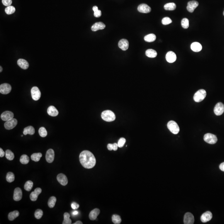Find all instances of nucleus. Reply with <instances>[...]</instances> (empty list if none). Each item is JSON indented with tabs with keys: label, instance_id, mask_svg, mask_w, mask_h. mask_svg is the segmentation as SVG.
Returning <instances> with one entry per match:
<instances>
[{
	"label": "nucleus",
	"instance_id": "8",
	"mask_svg": "<svg viewBox=\"0 0 224 224\" xmlns=\"http://www.w3.org/2000/svg\"><path fill=\"white\" fill-rule=\"evenodd\" d=\"M18 121L16 119L13 118L8 121H6L4 124V127L8 130H10L13 129L17 125Z\"/></svg>",
	"mask_w": 224,
	"mask_h": 224
},
{
	"label": "nucleus",
	"instance_id": "20",
	"mask_svg": "<svg viewBox=\"0 0 224 224\" xmlns=\"http://www.w3.org/2000/svg\"><path fill=\"white\" fill-rule=\"evenodd\" d=\"M42 189L40 188H37L35 191L32 192L30 195V198L32 201H35L38 198V195L42 193Z\"/></svg>",
	"mask_w": 224,
	"mask_h": 224
},
{
	"label": "nucleus",
	"instance_id": "14",
	"mask_svg": "<svg viewBox=\"0 0 224 224\" xmlns=\"http://www.w3.org/2000/svg\"><path fill=\"white\" fill-rule=\"evenodd\" d=\"M137 10L142 13H147L151 11V8L149 5L146 4H141L138 6Z\"/></svg>",
	"mask_w": 224,
	"mask_h": 224
},
{
	"label": "nucleus",
	"instance_id": "24",
	"mask_svg": "<svg viewBox=\"0 0 224 224\" xmlns=\"http://www.w3.org/2000/svg\"><path fill=\"white\" fill-rule=\"evenodd\" d=\"M17 63L18 66L22 69H27L29 67V63L25 59H18L17 61Z\"/></svg>",
	"mask_w": 224,
	"mask_h": 224
},
{
	"label": "nucleus",
	"instance_id": "1",
	"mask_svg": "<svg viewBox=\"0 0 224 224\" xmlns=\"http://www.w3.org/2000/svg\"><path fill=\"white\" fill-rule=\"evenodd\" d=\"M79 161L82 166L87 169H92L96 164L95 157L88 150H84L80 153Z\"/></svg>",
	"mask_w": 224,
	"mask_h": 224
},
{
	"label": "nucleus",
	"instance_id": "5",
	"mask_svg": "<svg viewBox=\"0 0 224 224\" xmlns=\"http://www.w3.org/2000/svg\"><path fill=\"white\" fill-rule=\"evenodd\" d=\"M204 140L205 142L210 144H215L217 142V138L214 135L207 133L204 135Z\"/></svg>",
	"mask_w": 224,
	"mask_h": 224
},
{
	"label": "nucleus",
	"instance_id": "25",
	"mask_svg": "<svg viewBox=\"0 0 224 224\" xmlns=\"http://www.w3.org/2000/svg\"><path fill=\"white\" fill-rule=\"evenodd\" d=\"M191 49L193 52H199L202 50V46L200 43L198 42H193L191 44Z\"/></svg>",
	"mask_w": 224,
	"mask_h": 224
},
{
	"label": "nucleus",
	"instance_id": "32",
	"mask_svg": "<svg viewBox=\"0 0 224 224\" xmlns=\"http://www.w3.org/2000/svg\"><path fill=\"white\" fill-rule=\"evenodd\" d=\"M64 220L63 221V224H71L72 223L71 220L70 219V215L68 212H65L64 215Z\"/></svg>",
	"mask_w": 224,
	"mask_h": 224
},
{
	"label": "nucleus",
	"instance_id": "4",
	"mask_svg": "<svg viewBox=\"0 0 224 224\" xmlns=\"http://www.w3.org/2000/svg\"><path fill=\"white\" fill-rule=\"evenodd\" d=\"M167 127L171 132L173 134H177L180 131L178 125L174 121H170L167 124Z\"/></svg>",
	"mask_w": 224,
	"mask_h": 224
},
{
	"label": "nucleus",
	"instance_id": "34",
	"mask_svg": "<svg viewBox=\"0 0 224 224\" xmlns=\"http://www.w3.org/2000/svg\"><path fill=\"white\" fill-rule=\"evenodd\" d=\"M20 163L23 164H27L30 161V159L28 156L26 154L22 155L20 158Z\"/></svg>",
	"mask_w": 224,
	"mask_h": 224
},
{
	"label": "nucleus",
	"instance_id": "6",
	"mask_svg": "<svg viewBox=\"0 0 224 224\" xmlns=\"http://www.w3.org/2000/svg\"><path fill=\"white\" fill-rule=\"evenodd\" d=\"M31 93L32 97L34 100H39L41 97V93L38 87L36 86L32 87L31 89Z\"/></svg>",
	"mask_w": 224,
	"mask_h": 224
},
{
	"label": "nucleus",
	"instance_id": "47",
	"mask_svg": "<svg viewBox=\"0 0 224 224\" xmlns=\"http://www.w3.org/2000/svg\"><path fill=\"white\" fill-rule=\"evenodd\" d=\"M71 207L72 209L75 210V209H78L79 207V205L76 203L74 202L71 204Z\"/></svg>",
	"mask_w": 224,
	"mask_h": 224
},
{
	"label": "nucleus",
	"instance_id": "15",
	"mask_svg": "<svg viewBox=\"0 0 224 224\" xmlns=\"http://www.w3.org/2000/svg\"><path fill=\"white\" fill-rule=\"evenodd\" d=\"M212 217V215L210 211H207L201 215L200 220L202 222L205 223L210 221Z\"/></svg>",
	"mask_w": 224,
	"mask_h": 224
},
{
	"label": "nucleus",
	"instance_id": "26",
	"mask_svg": "<svg viewBox=\"0 0 224 224\" xmlns=\"http://www.w3.org/2000/svg\"><path fill=\"white\" fill-rule=\"evenodd\" d=\"M23 133L25 135L27 134L33 135L35 133V130L32 126H29L24 128Z\"/></svg>",
	"mask_w": 224,
	"mask_h": 224
},
{
	"label": "nucleus",
	"instance_id": "53",
	"mask_svg": "<svg viewBox=\"0 0 224 224\" xmlns=\"http://www.w3.org/2000/svg\"><path fill=\"white\" fill-rule=\"evenodd\" d=\"M73 215H77L78 214V212L77 211H74L73 212Z\"/></svg>",
	"mask_w": 224,
	"mask_h": 224
},
{
	"label": "nucleus",
	"instance_id": "29",
	"mask_svg": "<svg viewBox=\"0 0 224 224\" xmlns=\"http://www.w3.org/2000/svg\"><path fill=\"white\" fill-rule=\"evenodd\" d=\"M156 39V36L154 34H149L144 37V40L147 42H153Z\"/></svg>",
	"mask_w": 224,
	"mask_h": 224
},
{
	"label": "nucleus",
	"instance_id": "23",
	"mask_svg": "<svg viewBox=\"0 0 224 224\" xmlns=\"http://www.w3.org/2000/svg\"><path fill=\"white\" fill-rule=\"evenodd\" d=\"M100 210L99 209L96 208L93 209V210H92L89 214V217L90 220H95L98 216L100 214Z\"/></svg>",
	"mask_w": 224,
	"mask_h": 224
},
{
	"label": "nucleus",
	"instance_id": "50",
	"mask_svg": "<svg viewBox=\"0 0 224 224\" xmlns=\"http://www.w3.org/2000/svg\"><path fill=\"white\" fill-rule=\"evenodd\" d=\"M107 148L108 150L110 151L113 150V144H108L107 145Z\"/></svg>",
	"mask_w": 224,
	"mask_h": 224
},
{
	"label": "nucleus",
	"instance_id": "17",
	"mask_svg": "<svg viewBox=\"0 0 224 224\" xmlns=\"http://www.w3.org/2000/svg\"><path fill=\"white\" fill-rule=\"evenodd\" d=\"M22 191L20 188H17L14 190L13 199L14 200L18 201L22 198Z\"/></svg>",
	"mask_w": 224,
	"mask_h": 224
},
{
	"label": "nucleus",
	"instance_id": "39",
	"mask_svg": "<svg viewBox=\"0 0 224 224\" xmlns=\"http://www.w3.org/2000/svg\"><path fill=\"white\" fill-rule=\"evenodd\" d=\"M181 26L184 29H187L189 27V20L186 18H184L181 20Z\"/></svg>",
	"mask_w": 224,
	"mask_h": 224
},
{
	"label": "nucleus",
	"instance_id": "2",
	"mask_svg": "<svg viewBox=\"0 0 224 224\" xmlns=\"http://www.w3.org/2000/svg\"><path fill=\"white\" fill-rule=\"evenodd\" d=\"M101 116L103 120L108 122L114 121L116 118L115 114L113 112L110 110L103 111L101 113Z\"/></svg>",
	"mask_w": 224,
	"mask_h": 224
},
{
	"label": "nucleus",
	"instance_id": "19",
	"mask_svg": "<svg viewBox=\"0 0 224 224\" xmlns=\"http://www.w3.org/2000/svg\"><path fill=\"white\" fill-rule=\"evenodd\" d=\"M118 47L123 51H126L129 48V42L125 39L121 40L118 42Z\"/></svg>",
	"mask_w": 224,
	"mask_h": 224
},
{
	"label": "nucleus",
	"instance_id": "30",
	"mask_svg": "<svg viewBox=\"0 0 224 224\" xmlns=\"http://www.w3.org/2000/svg\"><path fill=\"white\" fill-rule=\"evenodd\" d=\"M176 5L174 3H166L164 6V8L165 10H173L176 8Z\"/></svg>",
	"mask_w": 224,
	"mask_h": 224
},
{
	"label": "nucleus",
	"instance_id": "49",
	"mask_svg": "<svg viewBox=\"0 0 224 224\" xmlns=\"http://www.w3.org/2000/svg\"><path fill=\"white\" fill-rule=\"evenodd\" d=\"M5 154V152L3 151V150L2 148H0V157H3Z\"/></svg>",
	"mask_w": 224,
	"mask_h": 224
},
{
	"label": "nucleus",
	"instance_id": "16",
	"mask_svg": "<svg viewBox=\"0 0 224 224\" xmlns=\"http://www.w3.org/2000/svg\"><path fill=\"white\" fill-rule=\"evenodd\" d=\"M166 61L169 63H173L176 60V55L175 53L172 51L167 52L166 56Z\"/></svg>",
	"mask_w": 224,
	"mask_h": 224
},
{
	"label": "nucleus",
	"instance_id": "33",
	"mask_svg": "<svg viewBox=\"0 0 224 224\" xmlns=\"http://www.w3.org/2000/svg\"><path fill=\"white\" fill-rule=\"evenodd\" d=\"M57 201V198L54 196H52L48 200V205L50 208H53L55 206Z\"/></svg>",
	"mask_w": 224,
	"mask_h": 224
},
{
	"label": "nucleus",
	"instance_id": "40",
	"mask_svg": "<svg viewBox=\"0 0 224 224\" xmlns=\"http://www.w3.org/2000/svg\"><path fill=\"white\" fill-rule=\"evenodd\" d=\"M15 11V9L13 6H9L6 8L5 9V12L6 14L8 15H10L13 14Z\"/></svg>",
	"mask_w": 224,
	"mask_h": 224
},
{
	"label": "nucleus",
	"instance_id": "51",
	"mask_svg": "<svg viewBox=\"0 0 224 224\" xmlns=\"http://www.w3.org/2000/svg\"><path fill=\"white\" fill-rule=\"evenodd\" d=\"M220 169L222 171H224V162L223 163H221V164L219 166Z\"/></svg>",
	"mask_w": 224,
	"mask_h": 224
},
{
	"label": "nucleus",
	"instance_id": "13",
	"mask_svg": "<svg viewBox=\"0 0 224 224\" xmlns=\"http://www.w3.org/2000/svg\"><path fill=\"white\" fill-rule=\"evenodd\" d=\"M199 3L198 2L195 1H189L188 3L187 9L188 11L190 13H193L195 9L198 6Z\"/></svg>",
	"mask_w": 224,
	"mask_h": 224
},
{
	"label": "nucleus",
	"instance_id": "22",
	"mask_svg": "<svg viewBox=\"0 0 224 224\" xmlns=\"http://www.w3.org/2000/svg\"><path fill=\"white\" fill-rule=\"evenodd\" d=\"M47 112L49 115L52 117L57 116L59 114V112L57 109H56L54 106L52 105H51L48 108Z\"/></svg>",
	"mask_w": 224,
	"mask_h": 224
},
{
	"label": "nucleus",
	"instance_id": "3",
	"mask_svg": "<svg viewBox=\"0 0 224 224\" xmlns=\"http://www.w3.org/2000/svg\"><path fill=\"white\" fill-rule=\"evenodd\" d=\"M206 96V92L204 89H200L195 93L193 96L194 101L200 102L205 99Z\"/></svg>",
	"mask_w": 224,
	"mask_h": 224
},
{
	"label": "nucleus",
	"instance_id": "28",
	"mask_svg": "<svg viewBox=\"0 0 224 224\" xmlns=\"http://www.w3.org/2000/svg\"><path fill=\"white\" fill-rule=\"evenodd\" d=\"M19 215V212L18 210H15L10 212L8 214V218L10 221H13Z\"/></svg>",
	"mask_w": 224,
	"mask_h": 224
},
{
	"label": "nucleus",
	"instance_id": "45",
	"mask_svg": "<svg viewBox=\"0 0 224 224\" xmlns=\"http://www.w3.org/2000/svg\"><path fill=\"white\" fill-rule=\"evenodd\" d=\"M125 142H126V139H125V138H123V137L120 138V139L118 140V143H117L118 147H120V148L123 147Z\"/></svg>",
	"mask_w": 224,
	"mask_h": 224
},
{
	"label": "nucleus",
	"instance_id": "36",
	"mask_svg": "<svg viewBox=\"0 0 224 224\" xmlns=\"http://www.w3.org/2000/svg\"><path fill=\"white\" fill-rule=\"evenodd\" d=\"M6 181L9 183L13 182L15 180V175L13 173L9 172L7 173L6 177Z\"/></svg>",
	"mask_w": 224,
	"mask_h": 224
},
{
	"label": "nucleus",
	"instance_id": "44",
	"mask_svg": "<svg viewBox=\"0 0 224 224\" xmlns=\"http://www.w3.org/2000/svg\"><path fill=\"white\" fill-rule=\"evenodd\" d=\"M172 22V20L168 17H165L162 20V23L164 25H167Z\"/></svg>",
	"mask_w": 224,
	"mask_h": 224
},
{
	"label": "nucleus",
	"instance_id": "12",
	"mask_svg": "<svg viewBox=\"0 0 224 224\" xmlns=\"http://www.w3.org/2000/svg\"><path fill=\"white\" fill-rule=\"evenodd\" d=\"M54 158V152L53 149H48L46 154V159L47 162L52 163Z\"/></svg>",
	"mask_w": 224,
	"mask_h": 224
},
{
	"label": "nucleus",
	"instance_id": "7",
	"mask_svg": "<svg viewBox=\"0 0 224 224\" xmlns=\"http://www.w3.org/2000/svg\"><path fill=\"white\" fill-rule=\"evenodd\" d=\"M214 113L216 115H221L224 113V105L221 102L218 103L215 105L214 109Z\"/></svg>",
	"mask_w": 224,
	"mask_h": 224
},
{
	"label": "nucleus",
	"instance_id": "38",
	"mask_svg": "<svg viewBox=\"0 0 224 224\" xmlns=\"http://www.w3.org/2000/svg\"><path fill=\"white\" fill-rule=\"evenodd\" d=\"M112 221L115 224H120L121 222V219L120 216L117 215H114L112 217Z\"/></svg>",
	"mask_w": 224,
	"mask_h": 224
},
{
	"label": "nucleus",
	"instance_id": "52",
	"mask_svg": "<svg viewBox=\"0 0 224 224\" xmlns=\"http://www.w3.org/2000/svg\"><path fill=\"white\" fill-rule=\"evenodd\" d=\"M83 223H82V222L80 221H78L76 222H75V223H74V224H82Z\"/></svg>",
	"mask_w": 224,
	"mask_h": 224
},
{
	"label": "nucleus",
	"instance_id": "42",
	"mask_svg": "<svg viewBox=\"0 0 224 224\" xmlns=\"http://www.w3.org/2000/svg\"><path fill=\"white\" fill-rule=\"evenodd\" d=\"M39 133L41 137H46L47 136V132L46 129L44 127H41L39 130Z\"/></svg>",
	"mask_w": 224,
	"mask_h": 224
},
{
	"label": "nucleus",
	"instance_id": "55",
	"mask_svg": "<svg viewBox=\"0 0 224 224\" xmlns=\"http://www.w3.org/2000/svg\"><path fill=\"white\" fill-rule=\"evenodd\" d=\"M223 15H224V12H223Z\"/></svg>",
	"mask_w": 224,
	"mask_h": 224
},
{
	"label": "nucleus",
	"instance_id": "27",
	"mask_svg": "<svg viewBox=\"0 0 224 224\" xmlns=\"http://www.w3.org/2000/svg\"><path fill=\"white\" fill-rule=\"evenodd\" d=\"M145 54L149 58H155L157 56V53L156 51L154 49H149L146 51Z\"/></svg>",
	"mask_w": 224,
	"mask_h": 224
},
{
	"label": "nucleus",
	"instance_id": "54",
	"mask_svg": "<svg viewBox=\"0 0 224 224\" xmlns=\"http://www.w3.org/2000/svg\"><path fill=\"white\" fill-rule=\"evenodd\" d=\"M0 69H1V70H0V72H2V70H3V69H2V67H1V66H0Z\"/></svg>",
	"mask_w": 224,
	"mask_h": 224
},
{
	"label": "nucleus",
	"instance_id": "10",
	"mask_svg": "<svg viewBox=\"0 0 224 224\" xmlns=\"http://www.w3.org/2000/svg\"><path fill=\"white\" fill-rule=\"evenodd\" d=\"M14 117V114L10 111H6L3 112L1 115V119L3 121H7L13 119Z\"/></svg>",
	"mask_w": 224,
	"mask_h": 224
},
{
	"label": "nucleus",
	"instance_id": "21",
	"mask_svg": "<svg viewBox=\"0 0 224 224\" xmlns=\"http://www.w3.org/2000/svg\"><path fill=\"white\" fill-rule=\"evenodd\" d=\"M105 25L102 22H98L95 23L91 27V30L93 32L98 31L100 30H103L105 28Z\"/></svg>",
	"mask_w": 224,
	"mask_h": 224
},
{
	"label": "nucleus",
	"instance_id": "48",
	"mask_svg": "<svg viewBox=\"0 0 224 224\" xmlns=\"http://www.w3.org/2000/svg\"><path fill=\"white\" fill-rule=\"evenodd\" d=\"M118 147L117 143H115L113 144V150L114 151H116L117 150Z\"/></svg>",
	"mask_w": 224,
	"mask_h": 224
},
{
	"label": "nucleus",
	"instance_id": "18",
	"mask_svg": "<svg viewBox=\"0 0 224 224\" xmlns=\"http://www.w3.org/2000/svg\"><path fill=\"white\" fill-rule=\"evenodd\" d=\"M57 180L60 184L64 186H65L68 183L67 177L63 173H59L57 175Z\"/></svg>",
	"mask_w": 224,
	"mask_h": 224
},
{
	"label": "nucleus",
	"instance_id": "35",
	"mask_svg": "<svg viewBox=\"0 0 224 224\" xmlns=\"http://www.w3.org/2000/svg\"><path fill=\"white\" fill-rule=\"evenodd\" d=\"M33 186V182L31 181H28L25 183L24 185V188L27 191H30L32 189Z\"/></svg>",
	"mask_w": 224,
	"mask_h": 224
},
{
	"label": "nucleus",
	"instance_id": "43",
	"mask_svg": "<svg viewBox=\"0 0 224 224\" xmlns=\"http://www.w3.org/2000/svg\"><path fill=\"white\" fill-rule=\"evenodd\" d=\"M43 214V211L41 209H38L35 212V217L36 219H40L42 217Z\"/></svg>",
	"mask_w": 224,
	"mask_h": 224
},
{
	"label": "nucleus",
	"instance_id": "9",
	"mask_svg": "<svg viewBox=\"0 0 224 224\" xmlns=\"http://www.w3.org/2000/svg\"><path fill=\"white\" fill-rule=\"evenodd\" d=\"M12 90L11 86L8 83H4L0 86V93L3 94H8Z\"/></svg>",
	"mask_w": 224,
	"mask_h": 224
},
{
	"label": "nucleus",
	"instance_id": "41",
	"mask_svg": "<svg viewBox=\"0 0 224 224\" xmlns=\"http://www.w3.org/2000/svg\"><path fill=\"white\" fill-rule=\"evenodd\" d=\"M93 10L94 11V15L96 18H99L101 15V12L100 10H99L98 8L96 6H93Z\"/></svg>",
	"mask_w": 224,
	"mask_h": 224
},
{
	"label": "nucleus",
	"instance_id": "46",
	"mask_svg": "<svg viewBox=\"0 0 224 224\" xmlns=\"http://www.w3.org/2000/svg\"><path fill=\"white\" fill-rule=\"evenodd\" d=\"M2 3L3 5L6 6H10L12 4V0H2Z\"/></svg>",
	"mask_w": 224,
	"mask_h": 224
},
{
	"label": "nucleus",
	"instance_id": "31",
	"mask_svg": "<svg viewBox=\"0 0 224 224\" xmlns=\"http://www.w3.org/2000/svg\"><path fill=\"white\" fill-rule=\"evenodd\" d=\"M42 156L41 153H34L31 155V159L35 162H38L39 161L40 158L42 157Z\"/></svg>",
	"mask_w": 224,
	"mask_h": 224
},
{
	"label": "nucleus",
	"instance_id": "11",
	"mask_svg": "<svg viewBox=\"0 0 224 224\" xmlns=\"http://www.w3.org/2000/svg\"><path fill=\"white\" fill-rule=\"evenodd\" d=\"M184 223L185 224H193L194 222V217L190 212H187L184 217Z\"/></svg>",
	"mask_w": 224,
	"mask_h": 224
},
{
	"label": "nucleus",
	"instance_id": "37",
	"mask_svg": "<svg viewBox=\"0 0 224 224\" xmlns=\"http://www.w3.org/2000/svg\"><path fill=\"white\" fill-rule=\"evenodd\" d=\"M5 157L8 160L11 161L14 159L15 156L13 152L10 150L8 149L5 151Z\"/></svg>",
	"mask_w": 224,
	"mask_h": 224
}]
</instances>
